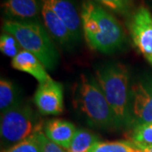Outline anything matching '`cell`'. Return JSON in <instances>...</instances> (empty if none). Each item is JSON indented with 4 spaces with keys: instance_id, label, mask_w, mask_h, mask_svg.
I'll return each mask as SVG.
<instances>
[{
    "instance_id": "2",
    "label": "cell",
    "mask_w": 152,
    "mask_h": 152,
    "mask_svg": "<svg viewBox=\"0 0 152 152\" xmlns=\"http://www.w3.org/2000/svg\"><path fill=\"white\" fill-rule=\"evenodd\" d=\"M95 78L113 112L118 127H130L131 87L126 67L107 64L96 69Z\"/></svg>"
},
{
    "instance_id": "12",
    "label": "cell",
    "mask_w": 152,
    "mask_h": 152,
    "mask_svg": "<svg viewBox=\"0 0 152 152\" xmlns=\"http://www.w3.org/2000/svg\"><path fill=\"white\" fill-rule=\"evenodd\" d=\"M11 66L15 69L27 73L33 76L39 84L45 83L52 79L42 63L35 55L26 50H21L14 58H12Z\"/></svg>"
},
{
    "instance_id": "22",
    "label": "cell",
    "mask_w": 152,
    "mask_h": 152,
    "mask_svg": "<svg viewBox=\"0 0 152 152\" xmlns=\"http://www.w3.org/2000/svg\"><path fill=\"white\" fill-rule=\"evenodd\" d=\"M139 148L140 149V152H152V145H150V146H141L139 147Z\"/></svg>"
},
{
    "instance_id": "9",
    "label": "cell",
    "mask_w": 152,
    "mask_h": 152,
    "mask_svg": "<svg viewBox=\"0 0 152 152\" xmlns=\"http://www.w3.org/2000/svg\"><path fill=\"white\" fill-rule=\"evenodd\" d=\"M50 7L60 20L65 24L70 32L74 42H79L81 37L82 24L80 14L72 0H41Z\"/></svg>"
},
{
    "instance_id": "15",
    "label": "cell",
    "mask_w": 152,
    "mask_h": 152,
    "mask_svg": "<svg viewBox=\"0 0 152 152\" xmlns=\"http://www.w3.org/2000/svg\"><path fill=\"white\" fill-rule=\"evenodd\" d=\"M98 141L97 136L92 133L84 129H77L67 151L90 152L91 148Z\"/></svg>"
},
{
    "instance_id": "21",
    "label": "cell",
    "mask_w": 152,
    "mask_h": 152,
    "mask_svg": "<svg viewBox=\"0 0 152 152\" xmlns=\"http://www.w3.org/2000/svg\"><path fill=\"white\" fill-rule=\"evenodd\" d=\"M37 138L40 143L42 152H68L67 150L50 140L44 134L43 131L38 133Z\"/></svg>"
},
{
    "instance_id": "10",
    "label": "cell",
    "mask_w": 152,
    "mask_h": 152,
    "mask_svg": "<svg viewBox=\"0 0 152 152\" xmlns=\"http://www.w3.org/2000/svg\"><path fill=\"white\" fill-rule=\"evenodd\" d=\"M41 15L45 28L58 43L64 48H70L73 43H75L65 24L50 7L42 2L41 4Z\"/></svg>"
},
{
    "instance_id": "7",
    "label": "cell",
    "mask_w": 152,
    "mask_h": 152,
    "mask_svg": "<svg viewBox=\"0 0 152 152\" xmlns=\"http://www.w3.org/2000/svg\"><path fill=\"white\" fill-rule=\"evenodd\" d=\"M130 127L152 123V80H144L131 86Z\"/></svg>"
},
{
    "instance_id": "19",
    "label": "cell",
    "mask_w": 152,
    "mask_h": 152,
    "mask_svg": "<svg viewBox=\"0 0 152 152\" xmlns=\"http://www.w3.org/2000/svg\"><path fill=\"white\" fill-rule=\"evenodd\" d=\"M2 152H42L37 134L2 151Z\"/></svg>"
},
{
    "instance_id": "4",
    "label": "cell",
    "mask_w": 152,
    "mask_h": 152,
    "mask_svg": "<svg viewBox=\"0 0 152 152\" xmlns=\"http://www.w3.org/2000/svg\"><path fill=\"white\" fill-rule=\"evenodd\" d=\"M43 129L41 118L27 104L20 103L1 113L0 134L5 149L43 131Z\"/></svg>"
},
{
    "instance_id": "14",
    "label": "cell",
    "mask_w": 152,
    "mask_h": 152,
    "mask_svg": "<svg viewBox=\"0 0 152 152\" xmlns=\"http://www.w3.org/2000/svg\"><path fill=\"white\" fill-rule=\"evenodd\" d=\"M21 103L20 93L16 86L10 80L1 79L0 80V110L4 113Z\"/></svg>"
},
{
    "instance_id": "20",
    "label": "cell",
    "mask_w": 152,
    "mask_h": 152,
    "mask_svg": "<svg viewBox=\"0 0 152 152\" xmlns=\"http://www.w3.org/2000/svg\"><path fill=\"white\" fill-rule=\"evenodd\" d=\"M96 2L122 15L129 14L133 6V0H96Z\"/></svg>"
},
{
    "instance_id": "1",
    "label": "cell",
    "mask_w": 152,
    "mask_h": 152,
    "mask_svg": "<svg viewBox=\"0 0 152 152\" xmlns=\"http://www.w3.org/2000/svg\"><path fill=\"white\" fill-rule=\"evenodd\" d=\"M82 31L88 46L103 53L121 48L125 33L117 19L92 0H84L80 10Z\"/></svg>"
},
{
    "instance_id": "17",
    "label": "cell",
    "mask_w": 152,
    "mask_h": 152,
    "mask_svg": "<svg viewBox=\"0 0 152 152\" xmlns=\"http://www.w3.org/2000/svg\"><path fill=\"white\" fill-rule=\"evenodd\" d=\"M131 139L132 142L139 147L152 145V123L134 126Z\"/></svg>"
},
{
    "instance_id": "5",
    "label": "cell",
    "mask_w": 152,
    "mask_h": 152,
    "mask_svg": "<svg viewBox=\"0 0 152 152\" xmlns=\"http://www.w3.org/2000/svg\"><path fill=\"white\" fill-rule=\"evenodd\" d=\"M79 103L93 125L102 129L118 127L113 112L95 77L81 75Z\"/></svg>"
},
{
    "instance_id": "18",
    "label": "cell",
    "mask_w": 152,
    "mask_h": 152,
    "mask_svg": "<svg viewBox=\"0 0 152 152\" xmlns=\"http://www.w3.org/2000/svg\"><path fill=\"white\" fill-rule=\"evenodd\" d=\"M21 47L15 37L9 33H3L0 37V50L6 56L14 58L21 50Z\"/></svg>"
},
{
    "instance_id": "8",
    "label": "cell",
    "mask_w": 152,
    "mask_h": 152,
    "mask_svg": "<svg viewBox=\"0 0 152 152\" xmlns=\"http://www.w3.org/2000/svg\"><path fill=\"white\" fill-rule=\"evenodd\" d=\"M34 102L42 114H60L64 110V90L62 85L53 79L39 84L34 96Z\"/></svg>"
},
{
    "instance_id": "11",
    "label": "cell",
    "mask_w": 152,
    "mask_h": 152,
    "mask_svg": "<svg viewBox=\"0 0 152 152\" xmlns=\"http://www.w3.org/2000/svg\"><path fill=\"white\" fill-rule=\"evenodd\" d=\"M2 8L8 20L17 21H33L40 10L37 0H5Z\"/></svg>"
},
{
    "instance_id": "16",
    "label": "cell",
    "mask_w": 152,
    "mask_h": 152,
    "mask_svg": "<svg viewBox=\"0 0 152 152\" xmlns=\"http://www.w3.org/2000/svg\"><path fill=\"white\" fill-rule=\"evenodd\" d=\"M90 152H140L132 141H98Z\"/></svg>"
},
{
    "instance_id": "3",
    "label": "cell",
    "mask_w": 152,
    "mask_h": 152,
    "mask_svg": "<svg viewBox=\"0 0 152 152\" xmlns=\"http://www.w3.org/2000/svg\"><path fill=\"white\" fill-rule=\"evenodd\" d=\"M3 30L15 37L23 50L35 55L45 68L53 70L59 61V53L50 34L37 21L6 20Z\"/></svg>"
},
{
    "instance_id": "13",
    "label": "cell",
    "mask_w": 152,
    "mask_h": 152,
    "mask_svg": "<svg viewBox=\"0 0 152 152\" xmlns=\"http://www.w3.org/2000/svg\"><path fill=\"white\" fill-rule=\"evenodd\" d=\"M75 126L64 119H52L44 124L43 132L50 140L68 150L75 134Z\"/></svg>"
},
{
    "instance_id": "6",
    "label": "cell",
    "mask_w": 152,
    "mask_h": 152,
    "mask_svg": "<svg viewBox=\"0 0 152 152\" xmlns=\"http://www.w3.org/2000/svg\"><path fill=\"white\" fill-rule=\"evenodd\" d=\"M128 27L133 42L152 66V15L145 6H140L131 15Z\"/></svg>"
}]
</instances>
